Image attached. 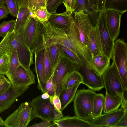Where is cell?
I'll return each mask as SVG.
<instances>
[{
  "instance_id": "obj_1",
  "label": "cell",
  "mask_w": 127,
  "mask_h": 127,
  "mask_svg": "<svg viewBox=\"0 0 127 127\" xmlns=\"http://www.w3.org/2000/svg\"><path fill=\"white\" fill-rule=\"evenodd\" d=\"M96 94L95 91L89 88L77 90L73 99L75 116L88 121L95 117L94 113L93 101Z\"/></svg>"
},
{
  "instance_id": "obj_2",
  "label": "cell",
  "mask_w": 127,
  "mask_h": 127,
  "mask_svg": "<svg viewBox=\"0 0 127 127\" xmlns=\"http://www.w3.org/2000/svg\"><path fill=\"white\" fill-rule=\"evenodd\" d=\"M60 55L53 74L52 80L55 95L60 97L63 90L64 80L69 73L74 71H79L80 66L64 55L59 48Z\"/></svg>"
},
{
  "instance_id": "obj_3",
  "label": "cell",
  "mask_w": 127,
  "mask_h": 127,
  "mask_svg": "<svg viewBox=\"0 0 127 127\" xmlns=\"http://www.w3.org/2000/svg\"><path fill=\"white\" fill-rule=\"evenodd\" d=\"M101 76L106 93L114 99L123 100L125 91L122 86L118 69L113 61L111 65Z\"/></svg>"
},
{
  "instance_id": "obj_4",
  "label": "cell",
  "mask_w": 127,
  "mask_h": 127,
  "mask_svg": "<svg viewBox=\"0 0 127 127\" xmlns=\"http://www.w3.org/2000/svg\"><path fill=\"white\" fill-rule=\"evenodd\" d=\"M118 69L123 88L127 89V44L123 39L114 42L111 58Z\"/></svg>"
},
{
  "instance_id": "obj_5",
  "label": "cell",
  "mask_w": 127,
  "mask_h": 127,
  "mask_svg": "<svg viewBox=\"0 0 127 127\" xmlns=\"http://www.w3.org/2000/svg\"><path fill=\"white\" fill-rule=\"evenodd\" d=\"M36 117L30 102L22 103L4 121L5 127H26Z\"/></svg>"
},
{
  "instance_id": "obj_6",
  "label": "cell",
  "mask_w": 127,
  "mask_h": 127,
  "mask_svg": "<svg viewBox=\"0 0 127 127\" xmlns=\"http://www.w3.org/2000/svg\"><path fill=\"white\" fill-rule=\"evenodd\" d=\"M30 102L36 117L43 121H53L63 116L62 113L56 110L49 98L44 99L40 95L33 98Z\"/></svg>"
},
{
  "instance_id": "obj_7",
  "label": "cell",
  "mask_w": 127,
  "mask_h": 127,
  "mask_svg": "<svg viewBox=\"0 0 127 127\" xmlns=\"http://www.w3.org/2000/svg\"><path fill=\"white\" fill-rule=\"evenodd\" d=\"M96 24L99 29L102 43V52L109 58L111 59L114 42L112 39L107 28L105 16V9L99 12Z\"/></svg>"
},
{
  "instance_id": "obj_8",
  "label": "cell",
  "mask_w": 127,
  "mask_h": 127,
  "mask_svg": "<svg viewBox=\"0 0 127 127\" xmlns=\"http://www.w3.org/2000/svg\"><path fill=\"white\" fill-rule=\"evenodd\" d=\"M65 31L71 41L70 49L78 56L85 65L86 64L91 58V54L88 48L81 41L74 23L69 29Z\"/></svg>"
},
{
  "instance_id": "obj_9",
  "label": "cell",
  "mask_w": 127,
  "mask_h": 127,
  "mask_svg": "<svg viewBox=\"0 0 127 127\" xmlns=\"http://www.w3.org/2000/svg\"><path fill=\"white\" fill-rule=\"evenodd\" d=\"M15 48L21 65L27 68L34 63L33 54L23 43L20 33L14 34L8 50Z\"/></svg>"
},
{
  "instance_id": "obj_10",
  "label": "cell",
  "mask_w": 127,
  "mask_h": 127,
  "mask_svg": "<svg viewBox=\"0 0 127 127\" xmlns=\"http://www.w3.org/2000/svg\"><path fill=\"white\" fill-rule=\"evenodd\" d=\"M74 24L78 31L81 41L89 49L88 37L90 31L93 27L89 15L82 10L78 12L74 11Z\"/></svg>"
},
{
  "instance_id": "obj_11",
  "label": "cell",
  "mask_w": 127,
  "mask_h": 127,
  "mask_svg": "<svg viewBox=\"0 0 127 127\" xmlns=\"http://www.w3.org/2000/svg\"><path fill=\"white\" fill-rule=\"evenodd\" d=\"M29 88V86H18L11 84L8 89L0 95V113L9 109Z\"/></svg>"
},
{
  "instance_id": "obj_12",
  "label": "cell",
  "mask_w": 127,
  "mask_h": 127,
  "mask_svg": "<svg viewBox=\"0 0 127 127\" xmlns=\"http://www.w3.org/2000/svg\"><path fill=\"white\" fill-rule=\"evenodd\" d=\"M8 79L14 85L29 87L35 83V77L30 68H26L21 65Z\"/></svg>"
},
{
  "instance_id": "obj_13",
  "label": "cell",
  "mask_w": 127,
  "mask_h": 127,
  "mask_svg": "<svg viewBox=\"0 0 127 127\" xmlns=\"http://www.w3.org/2000/svg\"><path fill=\"white\" fill-rule=\"evenodd\" d=\"M125 112L121 107L112 112L104 113L88 121L96 127H113L123 116Z\"/></svg>"
},
{
  "instance_id": "obj_14",
  "label": "cell",
  "mask_w": 127,
  "mask_h": 127,
  "mask_svg": "<svg viewBox=\"0 0 127 127\" xmlns=\"http://www.w3.org/2000/svg\"><path fill=\"white\" fill-rule=\"evenodd\" d=\"M79 71L83 77V83L95 91L100 90L104 87L102 76L99 75L87 65L81 67Z\"/></svg>"
},
{
  "instance_id": "obj_15",
  "label": "cell",
  "mask_w": 127,
  "mask_h": 127,
  "mask_svg": "<svg viewBox=\"0 0 127 127\" xmlns=\"http://www.w3.org/2000/svg\"><path fill=\"white\" fill-rule=\"evenodd\" d=\"M105 9L108 29L111 37L115 42L120 34L121 18L124 13L114 9Z\"/></svg>"
},
{
  "instance_id": "obj_16",
  "label": "cell",
  "mask_w": 127,
  "mask_h": 127,
  "mask_svg": "<svg viewBox=\"0 0 127 127\" xmlns=\"http://www.w3.org/2000/svg\"><path fill=\"white\" fill-rule=\"evenodd\" d=\"M39 23L36 18L31 15L28 23L20 33L23 43L30 50L35 39Z\"/></svg>"
},
{
  "instance_id": "obj_17",
  "label": "cell",
  "mask_w": 127,
  "mask_h": 127,
  "mask_svg": "<svg viewBox=\"0 0 127 127\" xmlns=\"http://www.w3.org/2000/svg\"><path fill=\"white\" fill-rule=\"evenodd\" d=\"M110 59L101 52L95 55H92L91 59L87 62L85 65L102 76L110 66Z\"/></svg>"
},
{
  "instance_id": "obj_18",
  "label": "cell",
  "mask_w": 127,
  "mask_h": 127,
  "mask_svg": "<svg viewBox=\"0 0 127 127\" xmlns=\"http://www.w3.org/2000/svg\"><path fill=\"white\" fill-rule=\"evenodd\" d=\"M45 50L43 49L34 53L35 71L38 81V88L43 93L46 92V82L43 72L44 60Z\"/></svg>"
},
{
  "instance_id": "obj_19",
  "label": "cell",
  "mask_w": 127,
  "mask_h": 127,
  "mask_svg": "<svg viewBox=\"0 0 127 127\" xmlns=\"http://www.w3.org/2000/svg\"><path fill=\"white\" fill-rule=\"evenodd\" d=\"M72 14H68L66 11L60 13L51 14L48 21L57 27L67 30L71 28L74 23Z\"/></svg>"
},
{
  "instance_id": "obj_20",
  "label": "cell",
  "mask_w": 127,
  "mask_h": 127,
  "mask_svg": "<svg viewBox=\"0 0 127 127\" xmlns=\"http://www.w3.org/2000/svg\"><path fill=\"white\" fill-rule=\"evenodd\" d=\"M53 122L56 127H95L88 121L75 116H63L59 119L53 121Z\"/></svg>"
},
{
  "instance_id": "obj_21",
  "label": "cell",
  "mask_w": 127,
  "mask_h": 127,
  "mask_svg": "<svg viewBox=\"0 0 127 127\" xmlns=\"http://www.w3.org/2000/svg\"><path fill=\"white\" fill-rule=\"evenodd\" d=\"M88 48L91 55H95L102 52L99 29L97 24L90 31L88 37Z\"/></svg>"
},
{
  "instance_id": "obj_22",
  "label": "cell",
  "mask_w": 127,
  "mask_h": 127,
  "mask_svg": "<svg viewBox=\"0 0 127 127\" xmlns=\"http://www.w3.org/2000/svg\"><path fill=\"white\" fill-rule=\"evenodd\" d=\"M32 13L26 7H20L15 20V23L13 32L20 33L28 23L31 16Z\"/></svg>"
},
{
  "instance_id": "obj_23",
  "label": "cell",
  "mask_w": 127,
  "mask_h": 127,
  "mask_svg": "<svg viewBox=\"0 0 127 127\" xmlns=\"http://www.w3.org/2000/svg\"><path fill=\"white\" fill-rule=\"evenodd\" d=\"M80 84L77 83L66 90H62L59 97L61 104L62 111L73 100L77 89Z\"/></svg>"
},
{
  "instance_id": "obj_24",
  "label": "cell",
  "mask_w": 127,
  "mask_h": 127,
  "mask_svg": "<svg viewBox=\"0 0 127 127\" xmlns=\"http://www.w3.org/2000/svg\"><path fill=\"white\" fill-rule=\"evenodd\" d=\"M59 44L55 43L45 44L41 48V50L46 49L49 59L54 70L59 56Z\"/></svg>"
},
{
  "instance_id": "obj_25",
  "label": "cell",
  "mask_w": 127,
  "mask_h": 127,
  "mask_svg": "<svg viewBox=\"0 0 127 127\" xmlns=\"http://www.w3.org/2000/svg\"><path fill=\"white\" fill-rule=\"evenodd\" d=\"M79 83H83L82 76L78 71H73L65 77L63 84V89L66 90Z\"/></svg>"
},
{
  "instance_id": "obj_26",
  "label": "cell",
  "mask_w": 127,
  "mask_h": 127,
  "mask_svg": "<svg viewBox=\"0 0 127 127\" xmlns=\"http://www.w3.org/2000/svg\"><path fill=\"white\" fill-rule=\"evenodd\" d=\"M9 57V70L5 75L8 79L10 78L21 65L16 49L13 48L8 50L7 54Z\"/></svg>"
},
{
  "instance_id": "obj_27",
  "label": "cell",
  "mask_w": 127,
  "mask_h": 127,
  "mask_svg": "<svg viewBox=\"0 0 127 127\" xmlns=\"http://www.w3.org/2000/svg\"><path fill=\"white\" fill-rule=\"evenodd\" d=\"M124 13L127 11V0H106L105 8Z\"/></svg>"
},
{
  "instance_id": "obj_28",
  "label": "cell",
  "mask_w": 127,
  "mask_h": 127,
  "mask_svg": "<svg viewBox=\"0 0 127 127\" xmlns=\"http://www.w3.org/2000/svg\"><path fill=\"white\" fill-rule=\"evenodd\" d=\"M122 100L114 99L106 93L103 111L104 113L112 112L119 109Z\"/></svg>"
},
{
  "instance_id": "obj_29",
  "label": "cell",
  "mask_w": 127,
  "mask_h": 127,
  "mask_svg": "<svg viewBox=\"0 0 127 127\" xmlns=\"http://www.w3.org/2000/svg\"><path fill=\"white\" fill-rule=\"evenodd\" d=\"M105 97L102 94H96L94 97L93 101L94 114L95 117L102 114L105 102Z\"/></svg>"
},
{
  "instance_id": "obj_30",
  "label": "cell",
  "mask_w": 127,
  "mask_h": 127,
  "mask_svg": "<svg viewBox=\"0 0 127 127\" xmlns=\"http://www.w3.org/2000/svg\"><path fill=\"white\" fill-rule=\"evenodd\" d=\"M78 7L74 11L78 12L82 10L84 12L88 14L92 19V24L93 27H95L96 24L97 19L94 17L95 13L94 12L89 6L87 0H77Z\"/></svg>"
},
{
  "instance_id": "obj_31",
  "label": "cell",
  "mask_w": 127,
  "mask_h": 127,
  "mask_svg": "<svg viewBox=\"0 0 127 127\" xmlns=\"http://www.w3.org/2000/svg\"><path fill=\"white\" fill-rule=\"evenodd\" d=\"M32 14L38 21L42 24L48 21L51 14L45 6L40 7Z\"/></svg>"
},
{
  "instance_id": "obj_32",
  "label": "cell",
  "mask_w": 127,
  "mask_h": 127,
  "mask_svg": "<svg viewBox=\"0 0 127 127\" xmlns=\"http://www.w3.org/2000/svg\"><path fill=\"white\" fill-rule=\"evenodd\" d=\"M15 23V20L3 22L0 24V37L3 38L9 32L12 33L13 31Z\"/></svg>"
},
{
  "instance_id": "obj_33",
  "label": "cell",
  "mask_w": 127,
  "mask_h": 127,
  "mask_svg": "<svg viewBox=\"0 0 127 127\" xmlns=\"http://www.w3.org/2000/svg\"><path fill=\"white\" fill-rule=\"evenodd\" d=\"M14 34L8 33L0 42V59L7 54Z\"/></svg>"
},
{
  "instance_id": "obj_34",
  "label": "cell",
  "mask_w": 127,
  "mask_h": 127,
  "mask_svg": "<svg viewBox=\"0 0 127 127\" xmlns=\"http://www.w3.org/2000/svg\"><path fill=\"white\" fill-rule=\"evenodd\" d=\"M59 45L60 49L64 54L79 65L81 67L85 65L82 60L72 50L63 45L59 44Z\"/></svg>"
},
{
  "instance_id": "obj_35",
  "label": "cell",
  "mask_w": 127,
  "mask_h": 127,
  "mask_svg": "<svg viewBox=\"0 0 127 127\" xmlns=\"http://www.w3.org/2000/svg\"><path fill=\"white\" fill-rule=\"evenodd\" d=\"M43 65L44 77L46 82L52 75L54 70L49 59L47 50L45 49Z\"/></svg>"
},
{
  "instance_id": "obj_36",
  "label": "cell",
  "mask_w": 127,
  "mask_h": 127,
  "mask_svg": "<svg viewBox=\"0 0 127 127\" xmlns=\"http://www.w3.org/2000/svg\"><path fill=\"white\" fill-rule=\"evenodd\" d=\"M18 8L26 7L33 13L36 10L37 0H17Z\"/></svg>"
},
{
  "instance_id": "obj_37",
  "label": "cell",
  "mask_w": 127,
  "mask_h": 127,
  "mask_svg": "<svg viewBox=\"0 0 127 127\" xmlns=\"http://www.w3.org/2000/svg\"><path fill=\"white\" fill-rule=\"evenodd\" d=\"M4 0L9 14L13 17H16L19 10L17 0Z\"/></svg>"
},
{
  "instance_id": "obj_38",
  "label": "cell",
  "mask_w": 127,
  "mask_h": 127,
  "mask_svg": "<svg viewBox=\"0 0 127 127\" xmlns=\"http://www.w3.org/2000/svg\"><path fill=\"white\" fill-rule=\"evenodd\" d=\"M9 58L7 54L0 59V75H6L9 70Z\"/></svg>"
},
{
  "instance_id": "obj_39",
  "label": "cell",
  "mask_w": 127,
  "mask_h": 127,
  "mask_svg": "<svg viewBox=\"0 0 127 127\" xmlns=\"http://www.w3.org/2000/svg\"><path fill=\"white\" fill-rule=\"evenodd\" d=\"M64 0H49L46 6L48 12L50 14L56 13L58 7L63 3Z\"/></svg>"
},
{
  "instance_id": "obj_40",
  "label": "cell",
  "mask_w": 127,
  "mask_h": 127,
  "mask_svg": "<svg viewBox=\"0 0 127 127\" xmlns=\"http://www.w3.org/2000/svg\"><path fill=\"white\" fill-rule=\"evenodd\" d=\"M63 3L68 14L72 13L78 7L77 0H64Z\"/></svg>"
},
{
  "instance_id": "obj_41",
  "label": "cell",
  "mask_w": 127,
  "mask_h": 127,
  "mask_svg": "<svg viewBox=\"0 0 127 127\" xmlns=\"http://www.w3.org/2000/svg\"><path fill=\"white\" fill-rule=\"evenodd\" d=\"M56 110L60 114H62L61 111V104L59 97L55 95L53 96H50L49 98Z\"/></svg>"
},
{
  "instance_id": "obj_42",
  "label": "cell",
  "mask_w": 127,
  "mask_h": 127,
  "mask_svg": "<svg viewBox=\"0 0 127 127\" xmlns=\"http://www.w3.org/2000/svg\"><path fill=\"white\" fill-rule=\"evenodd\" d=\"M53 74L46 82L45 87L46 92L50 96H53L55 95V89L52 80Z\"/></svg>"
},
{
  "instance_id": "obj_43",
  "label": "cell",
  "mask_w": 127,
  "mask_h": 127,
  "mask_svg": "<svg viewBox=\"0 0 127 127\" xmlns=\"http://www.w3.org/2000/svg\"><path fill=\"white\" fill-rule=\"evenodd\" d=\"M11 84L8 79L5 76L0 78V95L8 89Z\"/></svg>"
},
{
  "instance_id": "obj_44",
  "label": "cell",
  "mask_w": 127,
  "mask_h": 127,
  "mask_svg": "<svg viewBox=\"0 0 127 127\" xmlns=\"http://www.w3.org/2000/svg\"><path fill=\"white\" fill-rule=\"evenodd\" d=\"M113 127H127V112H125L123 116Z\"/></svg>"
},
{
  "instance_id": "obj_45",
  "label": "cell",
  "mask_w": 127,
  "mask_h": 127,
  "mask_svg": "<svg viewBox=\"0 0 127 127\" xmlns=\"http://www.w3.org/2000/svg\"><path fill=\"white\" fill-rule=\"evenodd\" d=\"M9 14V12L6 6L4 4L0 6V21L2 19L7 18Z\"/></svg>"
},
{
  "instance_id": "obj_46",
  "label": "cell",
  "mask_w": 127,
  "mask_h": 127,
  "mask_svg": "<svg viewBox=\"0 0 127 127\" xmlns=\"http://www.w3.org/2000/svg\"><path fill=\"white\" fill-rule=\"evenodd\" d=\"M52 125L50 122L44 121L40 123L34 124L29 127H51Z\"/></svg>"
},
{
  "instance_id": "obj_47",
  "label": "cell",
  "mask_w": 127,
  "mask_h": 127,
  "mask_svg": "<svg viewBox=\"0 0 127 127\" xmlns=\"http://www.w3.org/2000/svg\"><path fill=\"white\" fill-rule=\"evenodd\" d=\"M106 0H96V3L97 11H99L105 9Z\"/></svg>"
},
{
  "instance_id": "obj_48",
  "label": "cell",
  "mask_w": 127,
  "mask_h": 127,
  "mask_svg": "<svg viewBox=\"0 0 127 127\" xmlns=\"http://www.w3.org/2000/svg\"><path fill=\"white\" fill-rule=\"evenodd\" d=\"M46 0H37L36 10L41 6H46Z\"/></svg>"
},
{
  "instance_id": "obj_49",
  "label": "cell",
  "mask_w": 127,
  "mask_h": 127,
  "mask_svg": "<svg viewBox=\"0 0 127 127\" xmlns=\"http://www.w3.org/2000/svg\"><path fill=\"white\" fill-rule=\"evenodd\" d=\"M121 107L125 112H127V100L125 98L122 101Z\"/></svg>"
},
{
  "instance_id": "obj_50",
  "label": "cell",
  "mask_w": 127,
  "mask_h": 127,
  "mask_svg": "<svg viewBox=\"0 0 127 127\" xmlns=\"http://www.w3.org/2000/svg\"><path fill=\"white\" fill-rule=\"evenodd\" d=\"M41 96L42 98L44 99L49 98L50 97V95L47 92L43 93Z\"/></svg>"
},
{
  "instance_id": "obj_51",
  "label": "cell",
  "mask_w": 127,
  "mask_h": 127,
  "mask_svg": "<svg viewBox=\"0 0 127 127\" xmlns=\"http://www.w3.org/2000/svg\"><path fill=\"white\" fill-rule=\"evenodd\" d=\"M5 126L4 121L3 120L1 117L0 116V126Z\"/></svg>"
},
{
  "instance_id": "obj_52",
  "label": "cell",
  "mask_w": 127,
  "mask_h": 127,
  "mask_svg": "<svg viewBox=\"0 0 127 127\" xmlns=\"http://www.w3.org/2000/svg\"><path fill=\"white\" fill-rule=\"evenodd\" d=\"M5 4L4 0H0V6L4 5Z\"/></svg>"
},
{
  "instance_id": "obj_53",
  "label": "cell",
  "mask_w": 127,
  "mask_h": 127,
  "mask_svg": "<svg viewBox=\"0 0 127 127\" xmlns=\"http://www.w3.org/2000/svg\"><path fill=\"white\" fill-rule=\"evenodd\" d=\"M4 77L5 76L4 75H0V78L3 77Z\"/></svg>"
},
{
  "instance_id": "obj_54",
  "label": "cell",
  "mask_w": 127,
  "mask_h": 127,
  "mask_svg": "<svg viewBox=\"0 0 127 127\" xmlns=\"http://www.w3.org/2000/svg\"><path fill=\"white\" fill-rule=\"evenodd\" d=\"M46 0V3H47V1H48V0Z\"/></svg>"
}]
</instances>
